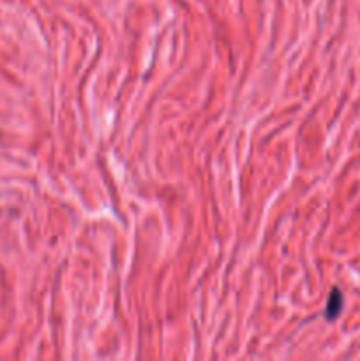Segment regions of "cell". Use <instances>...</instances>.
<instances>
[{
	"label": "cell",
	"mask_w": 360,
	"mask_h": 361,
	"mask_svg": "<svg viewBox=\"0 0 360 361\" xmlns=\"http://www.w3.org/2000/svg\"><path fill=\"white\" fill-rule=\"evenodd\" d=\"M339 305H341V296H339L337 291L332 293V300H330V310H328V316L334 317L335 314L339 312Z\"/></svg>",
	"instance_id": "cell-1"
}]
</instances>
